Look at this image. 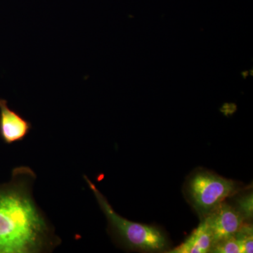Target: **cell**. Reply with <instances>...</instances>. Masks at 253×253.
<instances>
[{
    "label": "cell",
    "mask_w": 253,
    "mask_h": 253,
    "mask_svg": "<svg viewBox=\"0 0 253 253\" xmlns=\"http://www.w3.org/2000/svg\"><path fill=\"white\" fill-rule=\"evenodd\" d=\"M214 246L212 231L204 219L192 234L180 246L168 251L169 253H211Z\"/></svg>",
    "instance_id": "6"
},
{
    "label": "cell",
    "mask_w": 253,
    "mask_h": 253,
    "mask_svg": "<svg viewBox=\"0 0 253 253\" xmlns=\"http://www.w3.org/2000/svg\"><path fill=\"white\" fill-rule=\"evenodd\" d=\"M36 179L31 168L20 166L0 184V253H48L61 244L33 199Z\"/></svg>",
    "instance_id": "1"
},
{
    "label": "cell",
    "mask_w": 253,
    "mask_h": 253,
    "mask_svg": "<svg viewBox=\"0 0 253 253\" xmlns=\"http://www.w3.org/2000/svg\"><path fill=\"white\" fill-rule=\"evenodd\" d=\"M99 207L106 216L109 230L118 242L126 249L145 252H161L167 249L168 239L154 226L128 220L118 214L94 183L84 176Z\"/></svg>",
    "instance_id": "2"
},
{
    "label": "cell",
    "mask_w": 253,
    "mask_h": 253,
    "mask_svg": "<svg viewBox=\"0 0 253 253\" xmlns=\"http://www.w3.org/2000/svg\"><path fill=\"white\" fill-rule=\"evenodd\" d=\"M211 253H242L241 244L235 235L221 240L213 246Z\"/></svg>",
    "instance_id": "8"
},
{
    "label": "cell",
    "mask_w": 253,
    "mask_h": 253,
    "mask_svg": "<svg viewBox=\"0 0 253 253\" xmlns=\"http://www.w3.org/2000/svg\"><path fill=\"white\" fill-rule=\"evenodd\" d=\"M236 189L234 181L207 171L196 173L189 179L187 186L190 201L202 216L232 196Z\"/></svg>",
    "instance_id": "3"
},
{
    "label": "cell",
    "mask_w": 253,
    "mask_h": 253,
    "mask_svg": "<svg viewBox=\"0 0 253 253\" xmlns=\"http://www.w3.org/2000/svg\"><path fill=\"white\" fill-rule=\"evenodd\" d=\"M32 129L31 122L10 109L7 101L0 99V138L6 144L26 139Z\"/></svg>",
    "instance_id": "5"
},
{
    "label": "cell",
    "mask_w": 253,
    "mask_h": 253,
    "mask_svg": "<svg viewBox=\"0 0 253 253\" xmlns=\"http://www.w3.org/2000/svg\"><path fill=\"white\" fill-rule=\"evenodd\" d=\"M236 239L239 240L242 249V253H253V229L252 224H244L236 233Z\"/></svg>",
    "instance_id": "7"
},
{
    "label": "cell",
    "mask_w": 253,
    "mask_h": 253,
    "mask_svg": "<svg viewBox=\"0 0 253 253\" xmlns=\"http://www.w3.org/2000/svg\"><path fill=\"white\" fill-rule=\"evenodd\" d=\"M212 231L214 244L234 236L244 223V218L236 208L222 202L204 216Z\"/></svg>",
    "instance_id": "4"
},
{
    "label": "cell",
    "mask_w": 253,
    "mask_h": 253,
    "mask_svg": "<svg viewBox=\"0 0 253 253\" xmlns=\"http://www.w3.org/2000/svg\"><path fill=\"white\" fill-rule=\"evenodd\" d=\"M242 74L243 76H244V78H246V77H247L248 76V72L247 71H245V72L243 73Z\"/></svg>",
    "instance_id": "10"
},
{
    "label": "cell",
    "mask_w": 253,
    "mask_h": 253,
    "mask_svg": "<svg viewBox=\"0 0 253 253\" xmlns=\"http://www.w3.org/2000/svg\"><path fill=\"white\" fill-rule=\"evenodd\" d=\"M238 208L241 214H242L244 219H252L253 214V194L246 195L240 198L237 201Z\"/></svg>",
    "instance_id": "9"
}]
</instances>
